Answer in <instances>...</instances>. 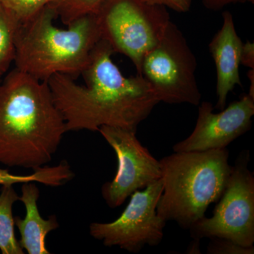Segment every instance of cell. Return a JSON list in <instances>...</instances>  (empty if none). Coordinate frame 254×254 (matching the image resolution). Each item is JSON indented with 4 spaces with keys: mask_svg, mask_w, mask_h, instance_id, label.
I'll return each instance as SVG.
<instances>
[{
    "mask_svg": "<svg viewBox=\"0 0 254 254\" xmlns=\"http://www.w3.org/2000/svg\"><path fill=\"white\" fill-rule=\"evenodd\" d=\"M113 50L100 39L81 75L85 85L71 76L53 75L48 81L66 131H98L109 126L136 131L160 103L143 76L127 78L113 63Z\"/></svg>",
    "mask_w": 254,
    "mask_h": 254,
    "instance_id": "6da1fadb",
    "label": "cell"
},
{
    "mask_svg": "<svg viewBox=\"0 0 254 254\" xmlns=\"http://www.w3.org/2000/svg\"><path fill=\"white\" fill-rule=\"evenodd\" d=\"M66 132L48 81L16 68L0 81V164L32 170L46 166Z\"/></svg>",
    "mask_w": 254,
    "mask_h": 254,
    "instance_id": "7a4b0ae2",
    "label": "cell"
},
{
    "mask_svg": "<svg viewBox=\"0 0 254 254\" xmlns=\"http://www.w3.org/2000/svg\"><path fill=\"white\" fill-rule=\"evenodd\" d=\"M49 6L21 24L16 44L15 66L41 81L63 73L75 79L88 65L100 33L96 14H88L57 28Z\"/></svg>",
    "mask_w": 254,
    "mask_h": 254,
    "instance_id": "3957f363",
    "label": "cell"
},
{
    "mask_svg": "<svg viewBox=\"0 0 254 254\" xmlns=\"http://www.w3.org/2000/svg\"><path fill=\"white\" fill-rule=\"evenodd\" d=\"M163 190L157 213L165 221L190 227L222 196L231 173L226 148L175 152L160 160Z\"/></svg>",
    "mask_w": 254,
    "mask_h": 254,
    "instance_id": "277c9868",
    "label": "cell"
},
{
    "mask_svg": "<svg viewBox=\"0 0 254 254\" xmlns=\"http://www.w3.org/2000/svg\"><path fill=\"white\" fill-rule=\"evenodd\" d=\"M95 14L100 38L114 53L129 58L137 74L145 55L158 44L170 21L166 7L142 0H107Z\"/></svg>",
    "mask_w": 254,
    "mask_h": 254,
    "instance_id": "5b68a950",
    "label": "cell"
},
{
    "mask_svg": "<svg viewBox=\"0 0 254 254\" xmlns=\"http://www.w3.org/2000/svg\"><path fill=\"white\" fill-rule=\"evenodd\" d=\"M197 62L180 28L170 21L163 38L142 61L144 78L160 102L198 106L201 100L195 78Z\"/></svg>",
    "mask_w": 254,
    "mask_h": 254,
    "instance_id": "8992f818",
    "label": "cell"
},
{
    "mask_svg": "<svg viewBox=\"0 0 254 254\" xmlns=\"http://www.w3.org/2000/svg\"><path fill=\"white\" fill-rule=\"evenodd\" d=\"M249 151L237 159L213 216L200 219L190 227L193 240L227 239L245 247L254 243V177L248 168Z\"/></svg>",
    "mask_w": 254,
    "mask_h": 254,
    "instance_id": "52a82bcc",
    "label": "cell"
},
{
    "mask_svg": "<svg viewBox=\"0 0 254 254\" xmlns=\"http://www.w3.org/2000/svg\"><path fill=\"white\" fill-rule=\"evenodd\" d=\"M163 190L162 179L150 184L143 190H136L116 220L107 223L92 222L90 235L105 247H119L131 253H138L146 245H160L167 222L157 213Z\"/></svg>",
    "mask_w": 254,
    "mask_h": 254,
    "instance_id": "ba28073f",
    "label": "cell"
},
{
    "mask_svg": "<svg viewBox=\"0 0 254 254\" xmlns=\"http://www.w3.org/2000/svg\"><path fill=\"white\" fill-rule=\"evenodd\" d=\"M98 131L118 158L116 175L103 185L101 194L107 205L116 208L136 190L162 177L161 165L136 138V131L109 126Z\"/></svg>",
    "mask_w": 254,
    "mask_h": 254,
    "instance_id": "9c48e42d",
    "label": "cell"
},
{
    "mask_svg": "<svg viewBox=\"0 0 254 254\" xmlns=\"http://www.w3.org/2000/svg\"><path fill=\"white\" fill-rule=\"evenodd\" d=\"M198 106L194 129L186 139L174 145V151L224 149L252 127L254 98L249 94L219 113H213V105L209 102H202Z\"/></svg>",
    "mask_w": 254,
    "mask_h": 254,
    "instance_id": "30bf717a",
    "label": "cell"
},
{
    "mask_svg": "<svg viewBox=\"0 0 254 254\" xmlns=\"http://www.w3.org/2000/svg\"><path fill=\"white\" fill-rule=\"evenodd\" d=\"M222 27L209 44L216 68L217 103L215 108H225L227 95L237 85L242 86L240 75L242 43L230 11L222 14Z\"/></svg>",
    "mask_w": 254,
    "mask_h": 254,
    "instance_id": "8fae6325",
    "label": "cell"
},
{
    "mask_svg": "<svg viewBox=\"0 0 254 254\" xmlns=\"http://www.w3.org/2000/svg\"><path fill=\"white\" fill-rule=\"evenodd\" d=\"M36 183H23L19 200L25 205L26 216L14 217V224L21 235L18 242L23 250L29 254H50L46 247V237L50 232L59 228V222L55 215L48 220L41 216L38 207L40 190Z\"/></svg>",
    "mask_w": 254,
    "mask_h": 254,
    "instance_id": "7c38bea8",
    "label": "cell"
},
{
    "mask_svg": "<svg viewBox=\"0 0 254 254\" xmlns=\"http://www.w3.org/2000/svg\"><path fill=\"white\" fill-rule=\"evenodd\" d=\"M0 192V251L2 254H23L14 232L13 206L20 200L13 185H1Z\"/></svg>",
    "mask_w": 254,
    "mask_h": 254,
    "instance_id": "4fadbf2b",
    "label": "cell"
},
{
    "mask_svg": "<svg viewBox=\"0 0 254 254\" xmlns=\"http://www.w3.org/2000/svg\"><path fill=\"white\" fill-rule=\"evenodd\" d=\"M31 175H18L9 173L6 169L0 168V185H15L35 182L46 186H63L72 180L75 175L67 162L62 160L55 166H43L33 170Z\"/></svg>",
    "mask_w": 254,
    "mask_h": 254,
    "instance_id": "5bb4252c",
    "label": "cell"
},
{
    "mask_svg": "<svg viewBox=\"0 0 254 254\" xmlns=\"http://www.w3.org/2000/svg\"><path fill=\"white\" fill-rule=\"evenodd\" d=\"M20 26L17 18L0 2V80L14 63Z\"/></svg>",
    "mask_w": 254,
    "mask_h": 254,
    "instance_id": "9a60e30c",
    "label": "cell"
},
{
    "mask_svg": "<svg viewBox=\"0 0 254 254\" xmlns=\"http://www.w3.org/2000/svg\"><path fill=\"white\" fill-rule=\"evenodd\" d=\"M107 0H52L48 6L53 9L57 18L67 25L88 14H95Z\"/></svg>",
    "mask_w": 254,
    "mask_h": 254,
    "instance_id": "2e32d148",
    "label": "cell"
},
{
    "mask_svg": "<svg viewBox=\"0 0 254 254\" xmlns=\"http://www.w3.org/2000/svg\"><path fill=\"white\" fill-rule=\"evenodd\" d=\"M52 0H0L21 24L28 22L49 5Z\"/></svg>",
    "mask_w": 254,
    "mask_h": 254,
    "instance_id": "e0dca14e",
    "label": "cell"
},
{
    "mask_svg": "<svg viewBox=\"0 0 254 254\" xmlns=\"http://www.w3.org/2000/svg\"><path fill=\"white\" fill-rule=\"evenodd\" d=\"M207 248L208 254H254V247H245L227 239L212 237Z\"/></svg>",
    "mask_w": 254,
    "mask_h": 254,
    "instance_id": "ac0fdd59",
    "label": "cell"
},
{
    "mask_svg": "<svg viewBox=\"0 0 254 254\" xmlns=\"http://www.w3.org/2000/svg\"><path fill=\"white\" fill-rule=\"evenodd\" d=\"M150 4L161 5L179 13L187 12L191 6V0H142Z\"/></svg>",
    "mask_w": 254,
    "mask_h": 254,
    "instance_id": "d6986e66",
    "label": "cell"
},
{
    "mask_svg": "<svg viewBox=\"0 0 254 254\" xmlns=\"http://www.w3.org/2000/svg\"><path fill=\"white\" fill-rule=\"evenodd\" d=\"M241 64L254 69V44L247 41L242 46L241 53Z\"/></svg>",
    "mask_w": 254,
    "mask_h": 254,
    "instance_id": "ffe728a7",
    "label": "cell"
},
{
    "mask_svg": "<svg viewBox=\"0 0 254 254\" xmlns=\"http://www.w3.org/2000/svg\"><path fill=\"white\" fill-rule=\"evenodd\" d=\"M205 7L212 10H220L227 5L239 2H252L254 0H202Z\"/></svg>",
    "mask_w": 254,
    "mask_h": 254,
    "instance_id": "44dd1931",
    "label": "cell"
},
{
    "mask_svg": "<svg viewBox=\"0 0 254 254\" xmlns=\"http://www.w3.org/2000/svg\"><path fill=\"white\" fill-rule=\"evenodd\" d=\"M199 240H194L187 250V254H200Z\"/></svg>",
    "mask_w": 254,
    "mask_h": 254,
    "instance_id": "7402d4cb",
    "label": "cell"
},
{
    "mask_svg": "<svg viewBox=\"0 0 254 254\" xmlns=\"http://www.w3.org/2000/svg\"><path fill=\"white\" fill-rule=\"evenodd\" d=\"M248 77L251 83L250 93L248 94L254 98V69H250L249 71Z\"/></svg>",
    "mask_w": 254,
    "mask_h": 254,
    "instance_id": "603a6c76",
    "label": "cell"
},
{
    "mask_svg": "<svg viewBox=\"0 0 254 254\" xmlns=\"http://www.w3.org/2000/svg\"><path fill=\"white\" fill-rule=\"evenodd\" d=\"M0 81H1V80H0Z\"/></svg>",
    "mask_w": 254,
    "mask_h": 254,
    "instance_id": "cb8c5ba5",
    "label": "cell"
}]
</instances>
